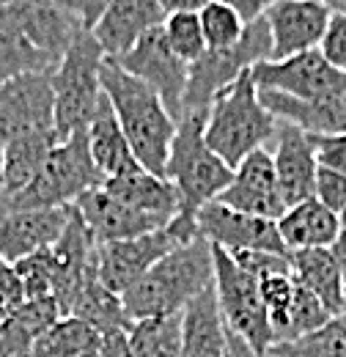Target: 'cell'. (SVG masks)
Listing matches in <instances>:
<instances>
[{
  "label": "cell",
  "instance_id": "e575fe53",
  "mask_svg": "<svg viewBox=\"0 0 346 357\" xmlns=\"http://www.w3.org/2000/svg\"><path fill=\"white\" fill-rule=\"evenodd\" d=\"M163 36L168 47L173 50L176 58H181L184 63H195L204 52V31H201V17L198 14H171L163 22Z\"/></svg>",
  "mask_w": 346,
  "mask_h": 357
},
{
  "label": "cell",
  "instance_id": "ffe728a7",
  "mask_svg": "<svg viewBox=\"0 0 346 357\" xmlns=\"http://www.w3.org/2000/svg\"><path fill=\"white\" fill-rule=\"evenodd\" d=\"M72 206L83 218V223L91 231V236L96 239V245L135 239V236L160 231L151 220L140 218L137 212H132L127 204H121L119 198H113L105 187H93V190L83 192Z\"/></svg>",
  "mask_w": 346,
  "mask_h": 357
},
{
  "label": "cell",
  "instance_id": "7a4b0ae2",
  "mask_svg": "<svg viewBox=\"0 0 346 357\" xmlns=\"http://www.w3.org/2000/svg\"><path fill=\"white\" fill-rule=\"evenodd\" d=\"M215 283L212 245L198 236L163 256L132 289L121 294L124 313L132 321L179 316L198 294Z\"/></svg>",
  "mask_w": 346,
  "mask_h": 357
},
{
  "label": "cell",
  "instance_id": "8fae6325",
  "mask_svg": "<svg viewBox=\"0 0 346 357\" xmlns=\"http://www.w3.org/2000/svg\"><path fill=\"white\" fill-rule=\"evenodd\" d=\"M176 248H181V242L171 231V225L135 236V239L96 245V275L110 291L121 297L163 256H168Z\"/></svg>",
  "mask_w": 346,
  "mask_h": 357
},
{
  "label": "cell",
  "instance_id": "5bb4252c",
  "mask_svg": "<svg viewBox=\"0 0 346 357\" xmlns=\"http://www.w3.org/2000/svg\"><path fill=\"white\" fill-rule=\"evenodd\" d=\"M217 201L225 204L228 209H236V212L256 215V218L278 223L289 206L283 201L280 181L275 174V162H272L269 149H259L250 157H245L234 168L231 184L225 187V192Z\"/></svg>",
  "mask_w": 346,
  "mask_h": 357
},
{
  "label": "cell",
  "instance_id": "6da1fadb",
  "mask_svg": "<svg viewBox=\"0 0 346 357\" xmlns=\"http://www.w3.org/2000/svg\"><path fill=\"white\" fill-rule=\"evenodd\" d=\"M102 93L107 96L130 140L137 165L154 176H165V162L179 121L168 113L160 93L124 72L116 58L102 61Z\"/></svg>",
  "mask_w": 346,
  "mask_h": 357
},
{
  "label": "cell",
  "instance_id": "603a6c76",
  "mask_svg": "<svg viewBox=\"0 0 346 357\" xmlns=\"http://www.w3.org/2000/svg\"><path fill=\"white\" fill-rule=\"evenodd\" d=\"M261 105L278 119L308 135H346V93L324 102H300L275 91H259Z\"/></svg>",
  "mask_w": 346,
  "mask_h": 357
},
{
  "label": "cell",
  "instance_id": "4fadbf2b",
  "mask_svg": "<svg viewBox=\"0 0 346 357\" xmlns=\"http://www.w3.org/2000/svg\"><path fill=\"white\" fill-rule=\"evenodd\" d=\"M198 236H204L209 245L223 248L225 253L236 250H272V253H286V245L278 234L275 220H264L256 215H245L236 209H228L225 204L212 201L206 204L198 218Z\"/></svg>",
  "mask_w": 346,
  "mask_h": 357
},
{
  "label": "cell",
  "instance_id": "db71d44e",
  "mask_svg": "<svg viewBox=\"0 0 346 357\" xmlns=\"http://www.w3.org/2000/svg\"><path fill=\"white\" fill-rule=\"evenodd\" d=\"M344 313H346V278H344Z\"/></svg>",
  "mask_w": 346,
  "mask_h": 357
},
{
  "label": "cell",
  "instance_id": "816d5d0a",
  "mask_svg": "<svg viewBox=\"0 0 346 357\" xmlns=\"http://www.w3.org/2000/svg\"><path fill=\"white\" fill-rule=\"evenodd\" d=\"M0 195H3V140H0Z\"/></svg>",
  "mask_w": 346,
  "mask_h": 357
},
{
  "label": "cell",
  "instance_id": "8992f818",
  "mask_svg": "<svg viewBox=\"0 0 346 357\" xmlns=\"http://www.w3.org/2000/svg\"><path fill=\"white\" fill-rule=\"evenodd\" d=\"M102 61L105 52L91 36L80 31L52 72V93H55V121L52 132L61 140L86 130L99 99H102Z\"/></svg>",
  "mask_w": 346,
  "mask_h": 357
},
{
  "label": "cell",
  "instance_id": "ee69618b",
  "mask_svg": "<svg viewBox=\"0 0 346 357\" xmlns=\"http://www.w3.org/2000/svg\"><path fill=\"white\" fill-rule=\"evenodd\" d=\"M223 3L231 6V8L239 14V20H242L245 25H250V22L264 20V14H266L275 3H280V0H223Z\"/></svg>",
  "mask_w": 346,
  "mask_h": 357
},
{
  "label": "cell",
  "instance_id": "4dcf8cb0",
  "mask_svg": "<svg viewBox=\"0 0 346 357\" xmlns=\"http://www.w3.org/2000/svg\"><path fill=\"white\" fill-rule=\"evenodd\" d=\"M127 338L135 357H181V313L132 321Z\"/></svg>",
  "mask_w": 346,
  "mask_h": 357
},
{
  "label": "cell",
  "instance_id": "8d00e7d4",
  "mask_svg": "<svg viewBox=\"0 0 346 357\" xmlns=\"http://www.w3.org/2000/svg\"><path fill=\"white\" fill-rule=\"evenodd\" d=\"M20 280H22V291L25 300H42L52 297V261H50V248L42 253H33L22 261L14 264Z\"/></svg>",
  "mask_w": 346,
  "mask_h": 357
},
{
  "label": "cell",
  "instance_id": "c3c4849f",
  "mask_svg": "<svg viewBox=\"0 0 346 357\" xmlns=\"http://www.w3.org/2000/svg\"><path fill=\"white\" fill-rule=\"evenodd\" d=\"M330 253H333V259H336V264L341 269V275L346 278V234L341 231V236L333 242V248H330Z\"/></svg>",
  "mask_w": 346,
  "mask_h": 357
},
{
  "label": "cell",
  "instance_id": "484cf974",
  "mask_svg": "<svg viewBox=\"0 0 346 357\" xmlns=\"http://www.w3.org/2000/svg\"><path fill=\"white\" fill-rule=\"evenodd\" d=\"M58 63L25 33L14 8H0V83L22 75H52Z\"/></svg>",
  "mask_w": 346,
  "mask_h": 357
},
{
  "label": "cell",
  "instance_id": "74e56055",
  "mask_svg": "<svg viewBox=\"0 0 346 357\" xmlns=\"http://www.w3.org/2000/svg\"><path fill=\"white\" fill-rule=\"evenodd\" d=\"M231 259L256 280L272 278V275H292V253L286 256V253H272V250H236L231 253Z\"/></svg>",
  "mask_w": 346,
  "mask_h": 357
},
{
  "label": "cell",
  "instance_id": "d6a6232c",
  "mask_svg": "<svg viewBox=\"0 0 346 357\" xmlns=\"http://www.w3.org/2000/svg\"><path fill=\"white\" fill-rule=\"evenodd\" d=\"M198 17H201V31H204L206 50H212V52H223V50L236 47L245 36V28H248L239 20V14L231 6H225L223 0H212Z\"/></svg>",
  "mask_w": 346,
  "mask_h": 357
},
{
  "label": "cell",
  "instance_id": "11a10c76",
  "mask_svg": "<svg viewBox=\"0 0 346 357\" xmlns=\"http://www.w3.org/2000/svg\"><path fill=\"white\" fill-rule=\"evenodd\" d=\"M86 357H99V352H91V355H86Z\"/></svg>",
  "mask_w": 346,
  "mask_h": 357
},
{
  "label": "cell",
  "instance_id": "83f0119b",
  "mask_svg": "<svg viewBox=\"0 0 346 357\" xmlns=\"http://www.w3.org/2000/svg\"><path fill=\"white\" fill-rule=\"evenodd\" d=\"M61 319V308L52 297L25 300L0 333V357H28L36 338Z\"/></svg>",
  "mask_w": 346,
  "mask_h": 357
},
{
  "label": "cell",
  "instance_id": "ab89813d",
  "mask_svg": "<svg viewBox=\"0 0 346 357\" xmlns=\"http://www.w3.org/2000/svg\"><path fill=\"white\" fill-rule=\"evenodd\" d=\"M22 303H25V291H22V280H20L17 269L14 264L0 259V333Z\"/></svg>",
  "mask_w": 346,
  "mask_h": 357
},
{
  "label": "cell",
  "instance_id": "f546056e",
  "mask_svg": "<svg viewBox=\"0 0 346 357\" xmlns=\"http://www.w3.org/2000/svg\"><path fill=\"white\" fill-rule=\"evenodd\" d=\"M99 333L75 316H61L36 338L31 357H86L99 349Z\"/></svg>",
  "mask_w": 346,
  "mask_h": 357
},
{
  "label": "cell",
  "instance_id": "44dd1931",
  "mask_svg": "<svg viewBox=\"0 0 346 357\" xmlns=\"http://www.w3.org/2000/svg\"><path fill=\"white\" fill-rule=\"evenodd\" d=\"M86 132L93 165H96V171L102 174L105 181L140 171V165H137V160H135L130 149V140H127V135L121 130V124H119V119H116L105 93H102L91 121H88Z\"/></svg>",
  "mask_w": 346,
  "mask_h": 357
},
{
  "label": "cell",
  "instance_id": "d590c367",
  "mask_svg": "<svg viewBox=\"0 0 346 357\" xmlns=\"http://www.w3.org/2000/svg\"><path fill=\"white\" fill-rule=\"evenodd\" d=\"M259 294L266 319H269V327H272V338L278 341L286 321H289V311H292V303L297 294V283L292 275H272V278L259 280Z\"/></svg>",
  "mask_w": 346,
  "mask_h": 357
},
{
  "label": "cell",
  "instance_id": "f6af8a7d",
  "mask_svg": "<svg viewBox=\"0 0 346 357\" xmlns=\"http://www.w3.org/2000/svg\"><path fill=\"white\" fill-rule=\"evenodd\" d=\"M99 357H135L132 355L127 330H116V333H105L99 338Z\"/></svg>",
  "mask_w": 346,
  "mask_h": 357
},
{
  "label": "cell",
  "instance_id": "ba28073f",
  "mask_svg": "<svg viewBox=\"0 0 346 357\" xmlns=\"http://www.w3.org/2000/svg\"><path fill=\"white\" fill-rule=\"evenodd\" d=\"M269 58H272V39H269V28L264 20L250 22L236 47L223 50V52L206 50L195 63H190V80H187L181 116L190 110H209L212 99L225 86H231L245 72H250L256 63H264Z\"/></svg>",
  "mask_w": 346,
  "mask_h": 357
},
{
  "label": "cell",
  "instance_id": "5b68a950",
  "mask_svg": "<svg viewBox=\"0 0 346 357\" xmlns=\"http://www.w3.org/2000/svg\"><path fill=\"white\" fill-rule=\"evenodd\" d=\"M105 178L96 171L91 149H88V132L69 135L61 140L47 162L42 174L33 178L20 195L0 204V212H22V209H63L72 206L83 192L102 187Z\"/></svg>",
  "mask_w": 346,
  "mask_h": 357
},
{
  "label": "cell",
  "instance_id": "9a60e30c",
  "mask_svg": "<svg viewBox=\"0 0 346 357\" xmlns=\"http://www.w3.org/2000/svg\"><path fill=\"white\" fill-rule=\"evenodd\" d=\"M330 8L313 0H280L275 3L266 14L264 22L269 28L272 39V58L269 61H283L292 55H300L308 50H319L327 22H330Z\"/></svg>",
  "mask_w": 346,
  "mask_h": 357
},
{
  "label": "cell",
  "instance_id": "e0dca14e",
  "mask_svg": "<svg viewBox=\"0 0 346 357\" xmlns=\"http://www.w3.org/2000/svg\"><path fill=\"white\" fill-rule=\"evenodd\" d=\"M272 162L275 174L280 181V192L286 206H297L308 198H313V184H316V154L310 135L289 121H278V132L272 137Z\"/></svg>",
  "mask_w": 346,
  "mask_h": 357
},
{
  "label": "cell",
  "instance_id": "277c9868",
  "mask_svg": "<svg viewBox=\"0 0 346 357\" xmlns=\"http://www.w3.org/2000/svg\"><path fill=\"white\" fill-rule=\"evenodd\" d=\"M204 127H206V110L184 113L176 124V135L165 162V178L173 181L181 201L179 218L193 223L206 204L217 201L225 192L234 176V168H228L206 146Z\"/></svg>",
  "mask_w": 346,
  "mask_h": 357
},
{
  "label": "cell",
  "instance_id": "9c48e42d",
  "mask_svg": "<svg viewBox=\"0 0 346 357\" xmlns=\"http://www.w3.org/2000/svg\"><path fill=\"white\" fill-rule=\"evenodd\" d=\"M250 77L259 91H275L300 102H324L346 93V75L330 66L319 50L256 63Z\"/></svg>",
  "mask_w": 346,
  "mask_h": 357
},
{
  "label": "cell",
  "instance_id": "30bf717a",
  "mask_svg": "<svg viewBox=\"0 0 346 357\" xmlns=\"http://www.w3.org/2000/svg\"><path fill=\"white\" fill-rule=\"evenodd\" d=\"M116 61L124 72H130L132 77L143 80L146 86H151L160 93V99L165 102L168 113L176 121L181 119L187 80H190V63H184L181 58L173 55V50L163 36V28L146 33L130 52H124Z\"/></svg>",
  "mask_w": 346,
  "mask_h": 357
},
{
  "label": "cell",
  "instance_id": "bcb514c9",
  "mask_svg": "<svg viewBox=\"0 0 346 357\" xmlns=\"http://www.w3.org/2000/svg\"><path fill=\"white\" fill-rule=\"evenodd\" d=\"M212 0H160L165 17L171 14H201Z\"/></svg>",
  "mask_w": 346,
  "mask_h": 357
},
{
  "label": "cell",
  "instance_id": "7bdbcfd3",
  "mask_svg": "<svg viewBox=\"0 0 346 357\" xmlns=\"http://www.w3.org/2000/svg\"><path fill=\"white\" fill-rule=\"evenodd\" d=\"M113 0H58V8H63L69 17H75L86 31H93L99 17L107 11Z\"/></svg>",
  "mask_w": 346,
  "mask_h": 357
},
{
  "label": "cell",
  "instance_id": "60d3db41",
  "mask_svg": "<svg viewBox=\"0 0 346 357\" xmlns=\"http://www.w3.org/2000/svg\"><path fill=\"white\" fill-rule=\"evenodd\" d=\"M319 168L346 176V135H310Z\"/></svg>",
  "mask_w": 346,
  "mask_h": 357
},
{
  "label": "cell",
  "instance_id": "d4e9b609",
  "mask_svg": "<svg viewBox=\"0 0 346 357\" xmlns=\"http://www.w3.org/2000/svg\"><path fill=\"white\" fill-rule=\"evenodd\" d=\"M55 146H58V137L52 130L17 135V137L3 143V195H0V204L20 195L42 174L44 162Z\"/></svg>",
  "mask_w": 346,
  "mask_h": 357
},
{
  "label": "cell",
  "instance_id": "7c38bea8",
  "mask_svg": "<svg viewBox=\"0 0 346 357\" xmlns=\"http://www.w3.org/2000/svg\"><path fill=\"white\" fill-rule=\"evenodd\" d=\"M55 121L52 75H22L0 83V140L47 132Z\"/></svg>",
  "mask_w": 346,
  "mask_h": 357
},
{
  "label": "cell",
  "instance_id": "7dc6e473",
  "mask_svg": "<svg viewBox=\"0 0 346 357\" xmlns=\"http://www.w3.org/2000/svg\"><path fill=\"white\" fill-rule=\"evenodd\" d=\"M228 333V330H225ZM228 357H261V355H256L242 338H236L234 333H228ZM264 357H269V355H264Z\"/></svg>",
  "mask_w": 346,
  "mask_h": 357
},
{
  "label": "cell",
  "instance_id": "3957f363",
  "mask_svg": "<svg viewBox=\"0 0 346 357\" xmlns=\"http://www.w3.org/2000/svg\"><path fill=\"white\" fill-rule=\"evenodd\" d=\"M278 132V119L261 105L259 89L245 72L239 80L217 93L206 110V146L228 165L236 168L253 151L266 149Z\"/></svg>",
  "mask_w": 346,
  "mask_h": 357
},
{
  "label": "cell",
  "instance_id": "9f6ffc18",
  "mask_svg": "<svg viewBox=\"0 0 346 357\" xmlns=\"http://www.w3.org/2000/svg\"><path fill=\"white\" fill-rule=\"evenodd\" d=\"M28 357H31V355H28Z\"/></svg>",
  "mask_w": 346,
  "mask_h": 357
},
{
  "label": "cell",
  "instance_id": "f35d334b",
  "mask_svg": "<svg viewBox=\"0 0 346 357\" xmlns=\"http://www.w3.org/2000/svg\"><path fill=\"white\" fill-rule=\"evenodd\" d=\"M319 52L324 55V61L330 66H336L338 72L346 75V8L344 11H333L324 39L319 45Z\"/></svg>",
  "mask_w": 346,
  "mask_h": 357
},
{
  "label": "cell",
  "instance_id": "1f68e13d",
  "mask_svg": "<svg viewBox=\"0 0 346 357\" xmlns=\"http://www.w3.org/2000/svg\"><path fill=\"white\" fill-rule=\"evenodd\" d=\"M269 357H346V313L292 344H275Z\"/></svg>",
  "mask_w": 346,
  "mask_h": 357
},
{
  "label": "cell",
  "instance_id": "52a82bcc",
  "mask_svg": "<svg viewBox=\"0 0 346 357\" xmlns=\"http://www.w3.org/2000/svg\"><path fill=\"white\" fill-rule=\"evenodd\" d=\"M212 256H215V294L225 330L242 338L256 355L264 357L275 347V338L261 303L259 280L245 269H239L231 253H225L223 248L212 245Z\"/></svg>",
  "mask_w": 346,
  "mask_h": 357
},
{
  "label": "cell",
  "instance_id": "f5cc1de1",
  "mask_svg": "<svg viewBox=\"0 0 346 357\" xmlns=\"http://www.w3.org/2000/svg\"><path fill=\"white\" fill-rule=\"evenodd\" d=\"M338 223H341V231L346 234V206L341 209V212H338Z\"/></svg>",
  "mask_w": 346,
  "mask_h": 357
},
{
  "label": "cell",
  "instance_id": "7402d4cb",
  "mask_svg": "<svg viewBox=\"0 0 346 357\" xmlns=\"http://www.w3.org/2000/svg\"><path fill=\"white\" fill-rule=\"evenodd\" d=\"M181 357H228V333L215 283L181 311Z\"/></svg>",
  "mask_w": 346,
  "mask_h": 357
},
{
  "label": "cell",
  "instance_id": "cb8c5ba5",
  "mask_svg": "<svg viewBox=\"0 0 346 357\" xmlns=\"http://www.w3.org/2000/svg\"><path fill=\"white\" fill-rule=\"evenodd\" d=\"M278 234L289 253L310 250V248H333L341 236L338 215L322 206L316 198H308L297 206H289L278 220Z\"/></svg>",
  "mask_w": 346,
  "mask_h": 357
},
{
  "label": "cell",
  "instance_id": "2e32d148",
  "mask_svg": "<svg viewBox=\"0 0 346 357\" xmlns=\"http://www.w3.org/2000/svg\"><path fill=\"white\" fill-rule=\"evenodd\" d=\"M72 206L0 212V259L17 264L33 253L52 248L69 225Z\"/></svg>",
  "mask_w": 346,
  "mask_h": 357
},
{
  "label": "cell",
  "instance_id": "836d02e7",
  "mask_svg": "<svg viewBox=\"0 0 346 357\" xmlns=\"http://www.w3.org/2000/svg\"><path fill=\"white\" fill-rule=\"evenodd\" d=\"M297 283V280H294ZM333 319V313L327 311L308 289H303L297 283V294H294V303H292V311H289V321L280 333V338L275 344H292V341H300L305 335L316 333L319 327H324L327 321Z\"/></svg>",
  "mask_w": 346,
  "mask_h": 357
},
{
  "label": "cell",
  "instance_id": "b9f144b4",
  "mask_svg": "<svg viewBox=\"0 0 346 357\" xmlns=\"http://www.w3.org/2000/svg\"><path fill=\"white\" fill-rule=\"evenodd\" d=\"M313 198L338 215L346 206V176L336 174V171H327V168H319L316 184H313Z\"/></svg>",
  "mask_w": 346,
  "mask_h": 357
},
{
  "label": "cell",
  "instance_id": "681fc988",
  "mask_svg": "<svg viewBox=\"0 0 346 357\" xmlns=\"http://www.w3.org/2000/svg\"><path fill=\"white\" fill-rule=\"evenodd\" d=\"M58 0H0V8H36V6H55Z\"/></svg>",
  "mask_w": 346,
  "mask_h": 357
},
{
  "label": "cell",
  "instance_id": "d6986e66",
  "mask_svg": "<svg viewBox=\"0 0 346 357\" xmlns=\"http://www.w3.org/2000/svg\"><path fill=\"white\" fill-rule=\"evenodd\" d=\"M102 187L113 198L127 204L132 212L151 220L157 228H165L179 218L181 201H179V192H176L173 181H168L165 176H154V174L140 168V171L127 174V176L107 178Z\"/></svg>",
  "mask_w": 346,
  "mask_h": 357
},
{
  "label": "cell",
  "instance_id": "ac0fdd59",
  "mask_svg": "<svg viewBox=\"0 0 346 357\" xmlns=\"http://www.w3.org/2000/svg\"><path fill=\"white\" fill-rule=\"evenodd\" d=\"M165 11L160 0H113L93 25L91 36L102 47L105 58H121L146 33L163 28Z\"/></svg>",
  "mask_w": 346,
  "mask_h": 357
},
{
  "label": "cell",
  "instance_id": "f1b7e54d",
  "mask_svg": "<svg viewBox=\"0 0 346 357\" xmlns=\"http://www.w3.org/2000/svg\"><path fill=\"white\" fill-rule=\"evenodd\" d=\"M69 316L83 319L86 324H91L99 335L105 333H116V330H130V319L124 313V303L116 291H110L96 269L83 280V286L77 289L72 305H69Z\"/></svg>",
  "mask_w": 346,
  "mask_h": 357
},
{
  "label": "cell",
  "instance_id": "4316f807",
  "mask_svg": "<svg viewBox=\"0 0 346 357\" xmlns=\"http://www.w3.org/2000/svg\"><path fill=\"white\" fill-rule=\"evenodd\" d=\"M292 278L308 289L333 316L344 313V275L330 248H310L292 253Z\"/></svg>",
  "mask_w": 346,
  "mask_h": 357
},
{
  "label": "cell",
  "instance_id": "f907efd6",
  "mask_svg": "<svg viewBox=\"0 0 346 357\" xmlns=\"http://www.w3.org/2000/svg\"><path fill=\"white\" fill-rule=\"evenodd\" d=\"M313 3H322V6H327L330 11H344L346 8V0H313Z\"/></svg>",
  "mask_w": 346,
  "mask_h": 357
}]
</instances>
